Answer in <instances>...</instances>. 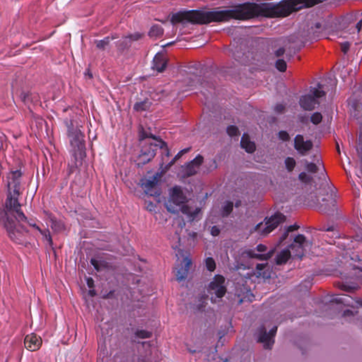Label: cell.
Instances as JSON below:
<instances>
[{
	"label": "cell",
	"mask_w": 362,
	"mask_h": 362,
	"mask_svg": "<svg viewBox=\"0 0 362 362\" xmlns=\"http://www.w3.org/2000/svg\"><path fill=\"white\" fill-rule=\"evenodd\" d=\"M42 340L41 337L37 334H30L26 337L24 340L25 348L30 352H37L41 348Z\"/></svg>",
	"instance_id": "obj_1"
},
{
	"label": "cell",
	"mask_w": 362,
	"mask_h": 362,
	"mask_svg": "<svg viewBox=\"0 0 362 362\" xmlns=\"http://www.w3.org/2000/svg\"><path fill=\"white\" fill-rule=\"evenodd\" d=\"M204 162L203 156L201 155L197 156L196 158L194 159L192 161L186 166L184 171V178H187L197 174V171L199 167L202 165Z\"/></svg>",
	"instance_id": "obj_2"
},
{
	"label": "cell",
	"mask_w": 362,
	"mask_h": 362,
	"mask_svg": "<svg viewBox=\"0 0 362 362\" xmlns=\"http://www.w3.org/2000/svg\"><path fill=\"white\" fill-rule=\"evenodd\" d=\"M168 57L167 52L161 51L158 52L154 57L153 60V68L158 71H163L168 65Z\"/></svg>",
	"instance_id": "obj_3"
},
{
	"label": "cell",
	"mask_w": 362,
	"mask_h": 362,
	"mask_svg": "<svg viewBox=\"0 0 362 362\" xmlns=\"http://www.w3.org/2000/svg\"><path fill=\"white\" fill-rule=\"evenodd\" d=\"M171 198L173 203L177 206L184 205L188 202L183 190L180 187L175 186L171 190Z\"/></svg>",
	"instance_id": "obj_4"
},
{
	"label": "cell",
	"mask_w": 362,
	"mask_h": 362,
	"mask_svg": "<svg viewBox=\"0 0 362 362\" xmlns=\"http://www.w3.org/2000/svg\"><path fill=\"white\" fill-rule=\"evenodd\" d=\"M317 103L316 100L311 95H306L300 99V106L305 111H311L315 108V105Z\"/></svg>",
	"instance_id": "obj_5"
},
{
	"label": "cell",
	"mask_w": 362,
	"mask_h": 362,
	"mask_svg": "<svg viewBox=\"0 0 362 362\" xmlns=\"http://www.w3.org/2000/svg\"><path fill=\"white\" fill-rule=\"evenodd\" d=\"M190 151V148L184 149L181 150V151L179 152V153L176 154V155L175 156L174 158H173V160L171 161L170 162V163H169L168 164V165L166 166V168H164L163 170L161 171V174H160V176H159V179H160V178H161L162 177H163V176L164 175H165L166 173H167V171H169V169H170L171 167H172V166H173V165H174V164L176 163V162H177L178 160H179V159H180L181 158H182V157H183V156H184L185 154H186L187 153V152H189Z\"/></svg>",
	"instance_id": "obj_6"
},
{
	"label": "cell",
	"mask_w": 362,
	"mask_h": 362,
	"mask_svg": "<svg viewBox=\"0 0 362 362\" xmlns=\"http://www.w3.org/2000/svg\"><path fill=\"white\" fill-rule=\"evenodd\" d=\"M277 332V327H275L272 329L265 337L264 340V348L265 349H271L272 348L274 343H275V338L276 337Z\"/></svg>",
	"instance_id": "obj_7"
},
{
	"label": "cell",
	"mask_w": 362,
	"mask_h": 362,
	"mask_svg": "<svg viewBox=\"0 0 362 362\" xmlns=\"http://www.w3.org/2000/svg\"><path fill=\"white\" fill-rule=\"evenodd\" d=\"M164 30L161 26L159 25H155L150 28L149 31V36L151 38H159L163 35Z\"/></svg>",
	"instance_id": "obj_8"
},
{
	"label": "cell",
	"mask_w": 362,
	"mask_h": 362,
	"mask_svg": "<svg viewBox=\"0 0 362 362\" xmlns=\"http://www.w3.org/2000/svg\"><path fill=\"white\" fill-rule=\"evenodd\" d=\"M291 252L289 250L282 252L277 258V264L279 265H283L289 261V259L291 258Z\"/></svg>",
	"instance_id": "obj_9"
},
{
	"label": "cell",
	"mask_w": 362,
	"mask_h": 362,
	"mask_svg": "<svg viewBox=\"0 0 362 362\" xmlns=\"http://www.w3.org/2000/svg\"><path fill=\"white\" fill-rule=\"evenodd\" d=\"M225 282V278L223 277L222 275H216L215 277H214V280L211 283L210 286H209V287H210L211 289H215L216 288L221 287V285H222L223 283Z\"/></svg>",
	"instance_id": "obj_10"
},
{
	"label": "cell",
	"mask_w": 362,
	"mask_h": 362,
	"mask_svg": "<svg viewBox=\"0 0 362 362\" xmlns=\"http://www.w3.org/2000/svg\"><path fill=\"white\" fill-rule=\"evenodd\" d=\"M286 219H280V220H278V221H276L275 222L270 223V224H269L268 226H267V227L264 229L263 231V233L264 234H268V233H270L271 232H272L274 230L276 229L279 226H280L281 223L284 222Z\"/></svg>",
	"instance_id": "obj_11"
},
{
	"label": "cell",
	"mask_w": 362,
	"mask_h": 362,
	"mask_svg": "<svg viewBox=\"0 0 362 362\" xmlns=\"http://www.w3.org/2000/svg\"><path fill=\"white\" fill-rule=\"evenodd\" d=\"M275 252V250H273V251H270L269 253L267 254H265V255H256V254H254V253H250V256L252 258H256V259H260V260H268L269 259H270L273 256L274 253Z\"/></svg>",
	"instance_id": "obj_12"
},
{
	"label": "cell",
	"mask_w": 362,
	"mask_h": 362,
	"mask_svg": "<svg viewBox=\"0 0 362 362\" xmlns=\"http://www.w3.org/2000/svg\"><path fill=\"white\" fill-rule=\"evenodd\" d=\"M335 287H337V289L342 290V291H344V292H354L356 290V287H351V286L346 285L344 284H342V283H337L336 284H335Z\"/></svg>",
	"instance_id": "obj_13"
},
{
	"label": "cell",
	"mask_w": 362,
	"mask_h": 362,
	"mask_svg": "<svg viewBox=\"0 0 362 362\" xmlns=\"http://www.w3.org/2000/svg\"><path fill=\"white\" fill-rule=\"evenodd\" d=\"M275 66L276 68H277V70L280 71V72H282L284 73L287 70V64L286 62V61H284V59H278L277 61V62L275 64Z\"/></svg>",
	"instance_id": "obj_14"
},
{
	"label": "cell",
	"mask_w": 362,
	"mask_h": 362,
	"mask_svg": "<svg viewBox=\"0 0 362 362\" xmlns=\"http://www.w3.org/2000/svg\"><path fill=\"white\" fill-rule=\"evenodd\" d=\"M304 144V140L303 136L298 135L297 137L295 138V148H296V150H298L299 151L301 152L302 149H303Z\"/></svg>",
	"instance_id": "obj_15"
},
{
	"label": "cell",
	"mask_w": 362,
	"mask_h": 362,
	"mask_svg": "<svg viewBox=\"0 0 362 362\" xmlns=\"http://www.w3.org/2000/svg\"><path fill=\"white\" fill-rule=\"evenodd\" d=\"M280 219H286V217L283 215L282 214H281L280 212H277L271 216L270 218H269V219L266 222V224L267 225H269L270 224V223L275 222L276 221H278V220H280Z\"/></svg>",
	"instance_id": "obj_16"
},
{
	"label": "cell",
	"mask_w": 362,
	"mask_h": 362,
	"mask_svg": "<svg viewBox=\"0 0 362 362\" xmlns=\"http://www.w3.org/2000/svg\"><path fill=\"white\" fill-rule=\"evenodd\" d=\"M227 134L230 136L231 137H237L240 135V130L235 125H231L227 128Z\"/></svg>",
	"instance_id": "obj_17"
},
{
	"label": "cell",
	"mask_w": 362,
	"mask_h": 362,
	"mask_svg": "<svg viewBox=\"0 0 362 362\" xmlns=\"http://www.w3.org/2000/svg\"><path fill=\"white\" fill-rule=\"evenodd\" d=\"M285 163H286V166H287V170L290 171V172H292V171L294 170L295 167H296V164L295 159L292 158V157H289V158H287V159H286Z\"/></svg>",
	"instance_id": "obj_18"
},
{
	"label": "cell",
	"mask_w": 362,
	"mask_h": 362,
	"mask_svg": "<svg viewBox=\"0 0 362 362\" xmlns=\"http://www.w3.org/2000/svg\"><path fill=\"white\" fill-rule=\"evenodd\" d=\"M136 335L140 339H149L151 337L152 333L147 330H139L136 332Z\"/></svg>",
	"instance_id": "obj_19"
},
{
	"label": "cell",
	"mask_w": 362,
	"mask_h": 362,
	"mask_svg": "<svg viewBox=\"0 0 362 362\" xmlns=\"http://www.w3.org/2000/svg\"><path fill=\"white\" fill-rule=\"evenodd\" d=\"M233 203L231 202H228L227 204H226L225 207H223V216H228L230 215L231 212L233 211Z\"/></svg>",
	"instance_id": "obj_20"
},
{
	"label": "cell",
	"mask_w": 362,
	"mask_h": 362,
	"mask_svg": "<svg viewBox=\"0 0 362 362\" xmlns=\"http://www.w3.org/2000/svg\"><path fill=\"white\" fill-rule=\"evenodd\" d=\"M206 265H207V269H208V270L210 271V272H214L216 268L215 261L214 260L213 258H209L207 259Z\"/></svg>",
	"instance_id": "obj_21"
},
{
	"label": "cell",
	"mask_w": 362,
	"mask_h": 362,
	"mask_svg": "<svg viewBox=\"0 0 362 362\" xmlns=\"http://www.w3.org/2000/svg\"><path fill=\"white\" fill-rule=\"evenodd\" d=\"M267 331H266V328L265 326H263L260 328V330H259V332H258V342L259 343H261V342H263L264 340H265V337L267 336Z\"/></svg>",
	"instance_id": "obj_22"
},
{
	"label": "cell",
	"mask_w": 362,
	"mask_h": 362,
	"mask_svg": "<svg viewBox=\"0 0 362 362\" xmlns=\"http://www.w3.org/2000/svg\"><path fill=\"white\" fill-rule=\"evenodd\" d=\"M181 211H182L183 213L184 214H186L187 215H190V216H193L195 214H196L199 212V211H200V209H198L197 211H191V209L190 208L189 206L186 205V204H184V205H183L182 208H181Z\"/></svg>",
	"instance_id": "obj_23"
},
{
	"label": "cell",
	"mask_w": 362,
	"mask_h": 362,
	"mask_svg": "<svg viewBox=\"0 0 362 362\" xmlns=\"http://www.w3.org/2000/svg\"><path fill=\"white\" fill-rule=\"evenodd\" d=\"M251 138H250L249 135L245 134L242 137L241 141H240V146L243 149H246V147L251 143Z\"/></svg>",
	"instance_id": "obj_24"
},
{
	"label": "cell",
	"mask_w": 362,
	"mask_h": 362,
	"mask_svg": "<svg viewBox=\"0 0 362 362\" xmlns=\"http://www.w3.org/2000/svg\"><path fill=\"white\" fill-rule=\"evenodd\" d=\"M322 120L323 116L320 113H316L315 114H313L311 118V121L314 125H318V124H320L322 122Z\"/></svg>",
	"instance_id": "obj_25"
},
{
	"label": "cell",
	"mask_w": 362,
	"mask_h": 362,
	"mask_svg": "<svg viewBox=\"0 0 362 362\" xmlns=\"http://www.w3.org/2000/svg\"><path fill=\"white\" fill-rule=\"evenodd\" d=\"M299 179L304 183H310L313 181V178L311 175L306 174V173H302L299 175Z\"/></svg>",
	"instance_id": "obj_26"
},
{
	"label": "cell",
	"mask_w": 362,
	"mask_h": 362,
	"mask_svg": "<svg viewBox=\"0 0 362 362\" xmlns=\"http://www.w3.org/2000/svg\"><path fill=\"white\" fill-rule=\"evenodd\" d=\"M312 148H313V143H312V142L307 141L306 142H304L303 149H302V151H301V153L304 154L305 152L310 151Z\"/></svg>",
	"instance_id": "obj_27"
},
{
	"label": "cell",
	"mask_w": 362,
	"mask_h": 362,
	"mask_svg": "<svg viewBox=\"0 0 362 362\" xmlns=\"http://www.w3.org/2000/svg\"><path fill=\"white\" fill-rule=\"evenodd\" d=\"M246 151L248 154H252L256 151V145L254 142H251V143L246 147Z\"/></svg>",
	"instance_id": "obj_28"
},
{
	"label": "cell",
	"mask_w": 362,
	"mask_h": 362,
	"mask_svg": "<svg viewBox=\"0 0 362 362\" xmlns=\"http://www.w3.org/2000/svg\"><path fill=\"white\" fill-rule=\"evenodd\" d=\"M226 292H227L226 287H221L217 290V291H216V296H217L218 298H222L225 296V294H226Z\"/></svg>",
	"instance_id": "obj_29"
},
{
	"label": "cell",
	"mask_w": 362,
	"mask_h": 362,
	"mask_svg": "<svg viewBox=\"0 0 362 362\" xmlns=\"http://www.w3.org/2000/svg\"><path fill=\"white\" fill-rule=\"evenodd\" d=\"M279 136H280V139L284 142H289L290 140L289 135L288 134L287 132H285V131H282V132H280Z\"/></svg>",
	"instance_id": "obj_30"
},
{
	"label": "cell",
	"mask_w": 362,
	"mask_h": 362,
	"mask_svg": "<svg viewBox=\"0 0 362 362\" xmlns=\"http://www.w3.org/2000/svg\"><path fill=\"white\" fill-rule=\"evenodd\" d=\"M307 168H308L309 172L313 173H316L318 171V166H317L315 163H309L308 166H307Z\"/></svg>",
	"instance_id": "obj_31"
},
{
	"label": "cell",
	"mask_w": 362,
	"mask_h": 362,
	"mask_svg": "<svg viewBox=\"0 0 362 362\" xmlns=\"http://www.w3.org/2000/svg\"><path fill=\"white\" fill-rule=\"evenodd\" d=\"M275 111L277 112V113H284L286 111V107L283 104H277V106L275 107Z\"/></svg>",
	"instance_id": "obj_32"
},
{
	"label": "cell",
	"mask_w": 362,
	"mask_h": 362,
	"mask_svg": "<svg viewBox=\"0 0 362 362\" xmlns=\"http://www.w3.org/2000/svg\"><path fill=\"white\" fill-rule=\"evenodd\" d=\"M340 48H341V50L342 51V52H344V53H347V52L349 51V50L350 48V43L348 42H344V43L341 44Z\"/></svg>",
	"instance_id": "obj_33"
},
{
	"label": "cell",
	"mask_w": 362,
	"mask_h": 362,
	"mask_svg": "<svg viewBox=\"0 0 362 362\" xmlns=\"http://www.w3.org/2000/svg\"><path fill=\"white\" fill-rule=\"evenodd\" d=\"M294 241L299 244H304L306 241V238L303 235H299L296 237Z\"/></svg>",
	"instance_id": "obj_34"
},
{
	"label": "cell",
	"mask_w": 362,
	"mask_h": 362,
	"mask_svg": "<svg viewBox=\"0 0 362 362\" xmlns=\"http://www.w3.org/2000/svg\"><path fill=\"white\" fill-rule=\"evenodd\" d=\"M313 94H314V96H315L316 98H318V99H319V98H321L322 96H323L324 95H325V93H324L323 91H322V90H320L316 89H315V90H313Z\"/></svg>",
	"instance_id": "obj_35"
},
{
	"label": "cell",
	"mask_w": 362,
	"mask_h": 362,
	"mask_svg": "<svg viewBox=\"0 0 362 362\" xmlns=\"http://www.w3.org/2000/svg\"><path fill=\"white\" fill-rule=\"evenodd\" d=\"M285 53V49L284 47H280L275 52V55L277 57H282Z\"/></svg>",
	"instance_id": "obj_36"
},
{
	"label": "cell",
	"mask_w": 362,
	"mask_h": 362,
	"mask_svg": "<svg viewBox=\"0 0 362 362\" xmlns=\"http://www.w3.org/2000/svg\"><path fill=\"white\" fill-rule=\"evenodd\" d=\"M219 234H220V230L216 226H214V227L212 228V229H211V235H212L213 236H218V235Z\"/></svg>",
	"instance_id": "obj_37"
},
{
	"label": "cell",
	"mask_w": 362,
	"mask_h": 362,
	"mask_svg": "<svg viewBox=\"0 0 362 362\" xmlns=\"http://www.w3.org/2000/svg\"><path fill=\"white\" fill-rule=\"evenodd\" d=\"M267 247L263 244H259L258 247H257V250L259 252H265L267 251Z\"/></svg>",
	"instance_id": "obj_38"
},
{
	"label": "cell",
	"mask_w": 362,
	"mask_h": 362,
	"mask_svg": "<svg viewBox=\"0 0 362 362\" xmlns=\"http://www.w3.org/2000/svg\"><path fill=\"white\" fill-rule=\"evenodd\" d=\"M87 284H88V286H89V287L90 288V289H93V288L94 287V280H93L92 278L88 279Z\"/></svg>",
	"instance_id": "obj_39"
},
{
	"label": "cell",
	"mask_w": 362,
	"mask_h": 362,
	"mask_svg": "<svg viewBox=\"0 0 362 362\" xmlns=\"http://www.w3.org/2000/svg\"><path fill=\"white\" fill-rule=\"evenodd\" d=\"M299 228V226H297V225H294V226H290V227L288 228L287 231L288 232H293L294 231H296Z\"/></svg>",
	"instance_id": "obj_40"
},
{
	"label": "cell",
	"mask_w": 362,
	"mask_h": 362,
	"mask_svg": "<svg viewBox=\"0 0 362 362\" xmlns=\"http://www.w3.org/2000/svg\"><path fill=\"white\" fill-rule=\"evenodd\" d=\"M92 265L94 266V267L97 270H99L100 269V265H99V263L98 262L97 260H95V259H92Z\"/></svg>",
	"instance_id": "obj_41"
},
{
	"label": "cell",
	"mask_w": 362,
	"mask_h": 362,
	"mask_svg": "<svg viewBox=\"0 0 362 362\" xmlns=\"http://www.w3.org/2000/svg\"><path fill=\"white\" fill-rule=\"evenodd\" d=\"M356 28L357 31H358V33H360V31H361V29H362V19L359 21V23L356 24Z\"/></svg>",
	"instance_id": "obj_42"
},
{
	"label": "cell",
	"mask_w": 362,
	"mask_h": 362,
	"mask_svg": "<svg viewBox=\"0 0 362 362\" xmlns=\"http://www.w3.org/2000/svg\"><path fill=\"white\" fill-rule=\"evenodd\" d=\"M267 266V264H261V265H257V269L259 270H263V269H265L266 267Z\"/></svg>",
	"instance_id": "obj_43"
},
{
	"label": "cell",
	"mask_w": 362,
	"mask_h": 362,
	"mask_svg": "<svg viewBox=\"0 0 362 362\" xmlns=\"http://www.w3.org/2000/svg\"><path fill=\"white\" fill-rule=\"evenodd\" d=\"M90 296H94L95 294H96V292H95L94 291H90Z\"/></svg>",
	"instance_id": "obj_44"
},
{
	"label": "cell",
	"mask_w": 362,
	"mask_h": 362,
	"mask_svg": "<svg viewBox=\"0 0 362 362\" xmlns=\"http://www.w3.org/2000/svg\"><path fill=\"white\" fill-rule=\"evenodd\" d=\"M336 148H337V151L338 153H340V148H339V146H338L337 143H336Z\"/></svg>",
	"instance_id": "obj_45"
},
{
	"label": "cell",
	"mask_w": 362,
	"mask_h": 362,
	"mask_svg": "<svg viewBox=\"0 0 362 362\" xmlns=\"http://www.w3.org/2000/svg\"><path fill=\"white\" fill-rule=\"evenodd\" d=\"M316 26L317 28H319L321 26V24H320V23H317Z\"/></svg>",
	"instance_id": "obj_46"
}]
</instances>
